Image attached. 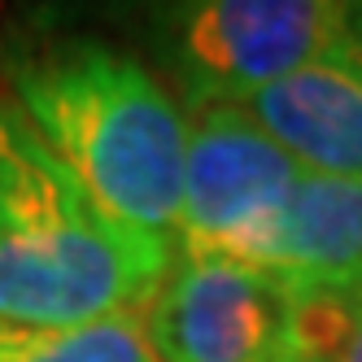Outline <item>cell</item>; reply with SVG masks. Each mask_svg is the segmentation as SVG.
Segmentation results:
<instances>
[{"label": "cell", "instance_id": "obj_1", "mask_svg": "<svg viewBox=\"0 0 362 362\" xmlns=\"http://www.w3.org/2000/svg\"><path fill=\"white\" fill-rule=\"evenodd\" d=\"M13 110L118 227L175 245L188 114L100 40H66L9 66Z\"/></svg>", "mask_w": 362, "mask_h": 362}, {"label": "cell", "instance_id": "obj_2", "mask_svg": "<svg viewBox=\"0 0 362 362\" xmlns=\"http://www.w3.org/2000/svg\"><path fill=\"white\" fill-rule=\"evenodd\" d=\"M175 245L118 227L0 100V332H57L140 315Z\"/></svg>", "mask_w": 362, "mask_h": 362}, {"label": "cell", "instance_id": "obj_3", "mask_svg": "<svg viewBox=\"0 0 362 362\" xmlns=\"http://www.w3.org/2000/svg\"><path fill=\"white\" fill-rule=\"evenodd\" d=\"M184 114L240 105L288 74L354 53V5L341 0H192L162 18Z\"/></svg>", "mask_w": 362, "mask_h": 362}, {"label": "cell", "instance_id": "obj_4", "mask_svg": "<svg viewBox=\"0 0 362 362\" xmlns=\"http://www.w3.org/2000/svg\"><path fill=\"white\" fill-rule=\"evenodd\" d=\"M297 175L301 166L240 105L192 110L175 253L245 267Z\"/></svg>", "mask_w": 362, "mask_h": 362}, {"label": "cell", "instance_id": "obj_5", "mask_svg": "<svg viewBox=\"0 0 362 362\" xmlns=\"http://www.w3.org/2000/svg\"><path fill=\"white\" fill-rule=\"evenodd\" d=\"M293 315L297 293L275 275L188 253L140 310L153 362H284L297 349Z\"/></svg>", "mask_w": 362, "mask_h": 362}, {"label": "cell", "instance_id": "obj_6", "mask_svg": "<svg viewBox=\"0 0 362 362\" xmlns=\"http://www.w3.org/2000/svg\"><path fill=\"white\" fill-rule=\"evenodd\" d=\"M245 267L267 271L293 293L362 288V179L297 175L279 214Z\"/></svg>", "mask_w": 362, "mask_h": 362}, {"label": "cell", "instance_id": "obj_7", "mask_svg": "<svg viewBox=\"0 0 362 362\" xmlns=\"http://www.w3.org/2000/svg\"><path fill=\"white\" fill-rule=\"evenodd\" d=\"M305 175L362 179V57H327L240 100Z\"/></svg>", "mask_w": 362, "mask_h": 362}, {"label": "cell", "instance_id": "obj_8", "mask_svg": "<svg viewBox=\"0 0 362 362\" xmlns=\"http://www.w3.org/2000/svg\"><path fill=\"white\" fill-rule=\"evenodd\" d=\"M0 362H153L140 315H110L57 332H0Z\"/></svg>", "mask_w": 362, "mask_h": 362}, {"label": "cell", "instance_id": "obj_9", "mask_svg": "<svg viewBox=\"0 0 362 362\" xmlns=\"http://www.w3.org/2000/svg\"><path fill=\"white\" fill-rule=\"evenodd\" d=\"M293 345L310 362H362V288L297 293Z\"/></svg>", "mask_w": 362, "mask_h": 362}, {"label": "cell", "instance_id": "obj_10", "mask_svg": "<svg viewBox=\"0 0 362 362\" xmlns=\"http://www.w3.org/2000/svg\"><path fill=\"white\" fill-rule=\"evenodd\" d=\"M354 53L362 57V5H354Z\"/></svg>", "mask_w": 362, "mask_h": 362}, {"label": "cell", "instance_id": "obj_11", "mask_svg": "<svg viewBox=\"0 0 362 362\" xmlns=\"http://www.w3.org/2000/svg\"><path fill=\"white\" fill-rule=\"evenodd\" d=\"M284 362H310V358H305V354H297V349H293V354H288V358H284Z\"/></svg>", "mask_w": 362, "mask_h": 362}]
</instances>
